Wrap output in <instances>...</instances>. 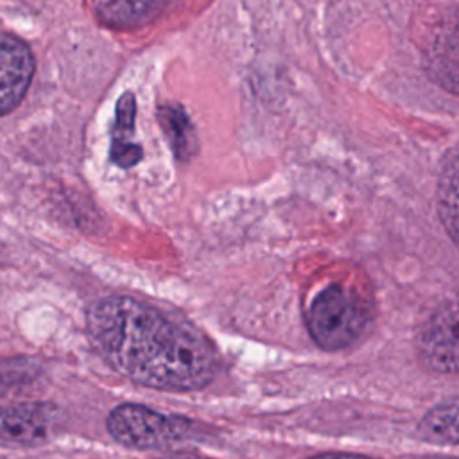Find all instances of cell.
<instances>
[{"mask_svg":"<svg viewBox=\"0 0 459 459\" xmlns=\"http://www.w3.org/2000/svg\"><path fill=\"white\" fill-rule=\"evenodd\" d=\"M86 333L118 375L160 391L208 385L217 371L210 341L192 325L129 296H106L86 310Z\"/></svg>","mask_w":459,"mask_h":459,"instance_id":"cell-1","label":"cell"},{"mask_svg":"<svg viewBox=\"0 0 459 459\" xmlns=\"http://www.w3.org/2000/svg\"><path fill=\"white\" fill-rule=\"evenodd\" d=\"M371 321V307L357 290L328 283L310 301L307 328L312 341L325 351L351 346Z\"/></svg>","mask_w":459,"mask_h":459,"instance_id":"cell-2","label":"cell"},{"mask_svg":"<svg viewBox=\"0 0 459 459\" xmlns=\"http://www.w3.org/2000/svg\"><path fill=\"white\" fill-rule=\"evenodd\" d=\"M106 430L122 446L161 450L185 439L188 421L142 403H120L109 411Z\"/></svg>","mask_w":459,"mask_h":459,"instance_id":"cell-3","label":"cell"},{"mask_svg":"<svg viewBox=\"0 0 459 459\" xmlns=\"http://www.w3.org/2000/svg\"><path fill=\"white\" fill-rule=\"evenodd\" d=\"M420 364L437 375L459 373V290L448 296L416 335Z\"/></svg>","mask_w":459,"mask_h":459,"instance_id":"cell-4","label":"cell"},{"mask_svg":"<svg viewBox=\"0 0 459 459\" xmlns=\"http://www.w3.org/2000/svg\"><path fill=\"white\" fill-rule=\"evenodd\" d=\"M56 407L43 402L0 405V446L32 448L50 436Z\"/></svg>","mask_w":459,"mask_h":459,"instance_id":"cell-5","label":"cell"},{"mask_svg":"<svg viewBox=\"0 0 459 459\" xmlns=\"http://www.w3.org/2000/svg\"><path fill=\"white\" fill-rule=\"evenodd\" d=\"M423 61L436 84L459 95V7L436 23L425 45Z\"/></svg>","mask_w":459,"mask_h":459,"instance_id":"cell-6","label":"cell"},{"mask_svg":"<svg viewBox=\"0 0 459 459\" xmlns=\"http://www.w3.org/2000/svg\"><path fill=\"white\" fill-rule=\"evenodd\" d=\"M34 56L29 45L0 32V117L20 106L34 75Z\"/></svg>","mask_w":459,"mask_h":459,"instance_id":"cell-7","label":"cell"},{"mask_svg":"<svg viewBox=\"0 0 459 459\" xmlns=\"http://www.w3.org/2000/svg\"><path fill=\"white\" fill-rule=\"evenodd\" d=\"M134 120H136V100L131 91L118 97L115 108V124L111 131L109 158L120 169L134 167L142 156V147L134 142Z\"/></svg>","mask_w":459,"mask_h":459,"instance_id":"cell-8","label":"cell"},{"mask_svg":"<svg viewBox=\"0 0 459 459\" xmlns=\"http://www.w3.org/2000/svg\"><path fill=\"white\" fill-rule=\"evenodd\" d=\"M178 0H95L97 13L108 25L134 27L160 16Z\"/></svg>","mask_w":459,"mask_h":459,"instance_id":"cell-9","label":"cell"},{"mask_svg":"<svg viewBox=\"0 0 459 459\" xmlns=\"http://www.w3.org/2000/svg\"><path fill=\"white\" fill-rule=\"evenodd\" d=\"M436 201L441 224L459 247V152L446 160L439 172Z\"/></svg>","mask_w":459,"mask_h":459,"instance_id":"cell-10","label":"cell"},{"mask_svg":"<svg viewBox=\"0 0 459 459\" xmlns=\"http://www.w3.org/2000/svg\"><path fill=\"white\" fill-rule=\"evenodd\" d=\"M158 122L178 160L186 161L197 152L195 129L186 111L178 104H163L158 108Z\"/></svg>","mask_w":459,"mask_h":459,"instance_id":"cell-11","label":"cell"},{"mask_svg":"<svg viewBox=\"0 0 459 459\" xmlns=\"http://www.w3.org/2000/svg\"><path fill=\"white\" fill-rule=\"evenodd\" d=\"M43 377V364L27 355L0 359V398L29 393Z\"/></svg>","mask_w":459,"mask_h":459,"instance_id":"cell-12","label":"cell"},{"mask_svg":"<svg viewBox=\"0 0 459 459\" xmlns=\"http://www.w3.org/2000/svg\"><path fill=\"white\" fill-rule=\"evenodd\" d=\"M418 432L430 443H459V398L432 407L421 418Z\"/></svg>","mask_w":459,"mask_h":459,"instance_id":"cell-13","label":"cell"},{"mask_svg":"<svg viewBox=\"0 0 459 459\" xmlns=\"http://www.w3.org/2000/svg\"><path fill=\"white\" fill-rule=\"evenodd\" d=\"M310 459H366V457L351 455V454H321V455H314Z\"/></svg>","mask_w":459,"mask_h":459,"instance_id":"cell-14","label":"cell"},{"mask_svg":"<svg viewBox=\"0 0 459 459\" xmlns=\"http://www.w3.org/2000/svg\"><path fill=\"white\" fill-rule=\"evenodd\" d=\"M161 459H204V457H195V455H181V454H176V455H167V457H161Z\"/></svg>","mask_w":459,"mask_h":459,"instance_id":"cell-15","label":"cell"}]
</instances>
